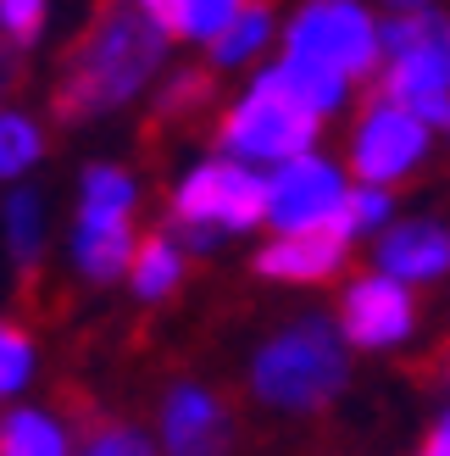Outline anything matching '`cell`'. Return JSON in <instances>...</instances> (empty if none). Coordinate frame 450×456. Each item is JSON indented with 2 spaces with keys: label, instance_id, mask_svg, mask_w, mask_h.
<instances>
[{
  "label": "cell",
  "instance_id": "cell-1",
  "mask_svg": "<svg viewBox=\"0 0 450 456\" xmlns=\"http://www.w3.org/2000/svg\"><path fill=\"white\" fill-rule=\"evenodd\" d=\"M162 39H167L162 22L145 6L128 12L123 0H100L95 28L84 34V45L73 51V67H67V78L51 95L56 118L78 123V118H95V111H111L117 101H128L150 78V67L162 61Z\"/></svg>",
  "mask_w": 450,
  "mask_h": 456
},
{
  "label": "cell",
  "instance_id": "cell-2",
  "mask_svg": "<svg viewBox=\"0 0 450 456\" xmlns=\"http://www.w3.org/2000/svg\"><path fill=\"white\" fill-rule=\"evenodd\" d=\"M317 106H306L295 95V84L278 73H267L251 101L234 106L229 118H222V134L217 140L229 145L234 156H251V162H289V156H301L311 145V134H317Z\"/></svg>",
  "mask_w": 450,
  "mask_h": 456
},
{
  "label": "cell",
  "instance_id": "cell-3",
  "mask_svg": "<svg viewBox=\"0 0 450 456\" xmlns=\"http://www.w3.org/2000/svg\"><path fill=\"white\" fill-rule=\"evenodd\" d=\"M345 384V356L323 323L289 329L256 356V395L273 406H323Z\"/></svg>",
  "mask_w": 450,
  "mask_h": 456
},
{
  "label": "cell",
  "instance_id": "cell-4",
  "mask_svg": "<svg viewBox=\"0 0 450 456\" xmlns=\"http://www.w3.org/2000/svg\"><path fill=\"white\" fill-rule=\"evenodd\" d=\"M378 45L384 39L373 34V17L362 6H350V0H317V6H306L295 17V28H289V51L340 67L345 78L373 73Z\"/></svg>",
  "mask_w": 450,
  "mask_h": 456
},
{
  "label": "cell",
  "instance_id": "cell-5",
  "mask_svg": "<svg viewBox=\"0 0 450 456\" xmlns=\"http://www.w3.org/2000/svg\"><path fill=\"white\" fill-rule=\"evenodd\" d=\"M422 151H429V118H417L400 101H378L367 106L362 128H356L350 167L362 184H395L422 162Z\"/></svg>",
  "mask_w": 450,
  "mask_h": 456
},
{
  "label": "cell",
  "instance_id": "cell-6",
  "mask_svg": "<svg viewBox=\"0 0 450 456\" xmlns=\"http://www.w3.org/2000/svg\"><path fill=\"white\" fill-rule=\"evenodd\" d=\"M178 217L184 223H229V228H251L267 217V184L256 173H245L234 162H212L184 178L178 190Z\"/></svg>",
  "mask_w": 450,
  "mask_h": 456
},
{
  "label": "cell",
  "instance_id": "cell-7",
  "mask_svg": "<svg viewBox=\"0 0 450 456\" xmlns=\"http://www.w3.org/2000/svg\"><path fill=\"white\" fill-rule=\"evenodd\" d=\"M384 101L412 106L429 123H450V22H439L412 51H395V67L384 73Z\"/></svg>",
  "mask_w": 450,
  "mask_h": 456
},
{
  "label": "cell",
  "instance_id": "cell-8",
  "mask_svg": "<svg viewBox=\"0 0 450 456\" xmlns=\"http://www.w3.org/2000/svg\"><path fill=\"white\" fill-rule=\"evenodd\" d=\"M356 234L350 223V207H340L328 223H311V228H284L278 245H267L256 267L267 279H295V284H317V279H333L345 262V245Z\"/></svg>",
  "mask_w": 450,
  "mask_h": 456
},
{
  "label": "cell",
  "instance_id": "cell-9",
  "mask_svg": "<svg viewBox=\"0 0 450 456\" xmlns=\"http://www.w3.org/2000/svg\"><path fill=\"white\" fill-rule=\"evenodd\" d=\"M345 207V184L328 162H311V156H289L284 173L267 184V217L278 228H311V223H328L333 212Z\"/></svg>",
  "mask_w": 450,
  "mask_h": 456
},
{
  "label": "cell",
  "instance_id": "cell-10",
  "mask_svg": "<svg viewBox=\"0 0 450 456\" xmlns=\"http://www.w3.org/2000/svg\"><path fill=\"white\" fill-rule=\"evenodd\" d=\"M345 334L356 346H395L412 334V295L390 279H362L345 295Z\"/></svg>",
  "mask_w": 450,
  "mask_h": 456
},
{
  "label": "cell",
  "instance_id": "cell-11",
  "mask_svg": "<svg viewBox=\"0 0 450 456\" xmlns=\"http://www.w3.org/2000/svg\"><path fill=\"white\" fill-rule=\"evenodd\" d=\"M378 262H384L395 279H439L450 267V234L434 223H406L378 245Z\"/></svg>",
  "mask_w": 450,
  "mask_h": 456
},
{
  "label": "cell",
  "instance_id": "cell-12",
  "mask_svg": "<svg viewBox=\"0 0 450 456\" xmlns=\"http://www.w3.org/2000/svg\"><path fill=\"white\" fill-rule=\"evenodd\" d=\"M217 440H222L217 401H206L200 390H178L167 401V445L173 451H217Z\"/></svg>",
  "mask_w": 450,
  "mask_h": 456
},
{
  "label": "cell",
  "instance_id": "cell-13",
  "mask_svg": "<svg viewBox=\"0 0 450 456\" xmlns=\"http://www.w3.org/2000/svg\"><path fill=\"white\" fill-rule=\"evenodd\" d=\"M128 250H133L128 217H84V228H78V262H84L89 279H111L117 267H128Z\"/></svg>",
  "mask_w": 450,
  "mask_h": 456
},
{
  "label": "cell",
  "instance_id": "cell-14",
  "mask_svg": "<svg viewBox=\"0 0 450 456\" xmlns=\"http://www.w3.org/2000/svg\"><path fill=\"white\" fill-rule=\"evenodd\" d=\"M284 78L295 84V95H301L306 106H317V111H333V106H340V95H345V73H340V67L311 61V56H295V51L284 56Z\"/></svg>",
  "mask_w": 450,
  "mask_h": 456
},
{
  "label": "cell",
  "instance_id": "cell-15",
  "mask_svg": "<svg viewBox=\"0 0 450 456\" xmlns=\"http://www.w3.org/2000/svg\"><path fill=\"white\" fill-rule=\"evenodd\" d=\"M56 451H67V440L39 412H12L0 423V456H56Z\"/></svg>",
  "mask_w": 450,
  "mask_h": 456
},
{
  "label": "cell",
  "instance_id": "cell-16",
  "mask_svg": "<svg viewBox=\"0 0 450 456\" xmlns=\"http://www.w3.org/2000/svg\"><path fill=\"white\" fill-rule=\"evenodd\" d=\"M173 284H178V250L162 234H150L133 250V289H140L145 301H156V295H167Z\"/></svg>",
  "mask_w": 450,
  "mask_h": 456
},
{
  "label": "cell",
  "instance_id": "cell-17",
  "mask_svg": "<svg viewBox=\"0 0 450 456\" xmlns=\"http://www.w3.org/2000/svg\"><path fill=\"white\" fill-rule=\"evenodd\" d=\"M261 39H267V0H256V6H239L234 22L212 39V51H217V61H245Z\"/></svg>",
  "mask_w": 450,
  "mask_h": 456
},
{
  "label": "cell",
  "instance_id": "cell-18",
  "mask_svg": "<svg viewBox=\"0 0 450 456\" xmlns=\"http://www.w3.org/2000/svg\"><path fill=\"white\" fill-rule=\"evenodd\" d=\"M128 200L133 190L117 167H95L84 178V217H128Z\"/></svg>",
  "mask_w": 450,
  "mask_h": 456
},
{
  "label": "cell",
  "instance_id": "cell-19",
  "mask_svg": "<svg viewBox=\"0 0 450 456\" xmlns=\"http://www.w3.org/2000/svg\"><path fill=\"white\" fill-rule=\"evenodd\" d=\"M39 156V134L22 123V118H0V178L22 173Z\"/></svg>",
  "mask_w": 450,
  "mask_h": 456
},
{
  "label": "cell",
  "instance_id": "cell-20",
  "mask_svg": "<svg viewBox=\"0 0 450 456\" xmlns=\"http://www.w3.org/2000/svg\"><path fill=\"white\" fill-rule=\"evenodd\" d=\"M6 223H12V250H17V262H34V245H39V207H34V195H12Z\"/></svg>",
  "mask_w": 450,
  "mask_h": 456
},
{
  "label": "cell",
  "instance_id": "cell-21",
  "mask_svg": "<svg viewBox=\"0 0 450 456\" xmlns=\"http://www.w3.org/2000/svg\"><path fill=\"white\" fill-rule=\"evenodd\" d=\"M28 362H34L28 334H17V329H0V395H6V390H17V384L28 379Z\"/></svg>",
  "mask_w": 450,
  "mask_h": 456
},
{
  "label": "cell",
  "instance_id": "cell-22",
  "mask_svg": "<svg viewBox=\"0 0 450 456\" xmlns=\"http://www.w3.org/2000/svg\"><path fill=\"white\" fill-rule=\"evenodd\" d=\"M234 12H239V0H189V34L217 39L234 22Z\"/></svg>",
  "mask_w": 450,
  "mask_h": 456
},
{
  "label": "cell",
  "instance_id": "cell-23",
  "mask_svg": "<svg viewBox=\"0 0 450 456\" xmlns=\"http://www.w3.org/2000/svg\"><path fill=\"white\" fill-rule=\"evenodd\" d=\"M39 17H44V0H0V22H6L12 45H28L39 34Z\"/></svg>",
  "mask_w": 450,
  "mask_h": 456
},
{
  "label": "cell",
  "instance_id": "cell-24",
  "mask_svg": "<svg viewBox=\"0 0 450 456\" xmlns=\"http://www.w3.org/2000/svg\"><path fill=\"white\" fill-rule=\"evenodd\" d=\"M345 207H350V223H356V228H373V223H384V217H390V195L367 184V190L345 195Z\"/></svg>",
  "mask_w": 450,
  "mask_h": 456
},
{
  "label": "cell",
  "instance_id": "cell-25",
  "mask_svg": "<svg viewBox=\"0 0 450 456\" xmlns=\"http://www.w3.org/2000/svg\"><path fill=\"white\" fill-rule=\"evenodd\" d=\"M140 6L156 17V22H162V34H189V0H140Z\"/></svg>",
  "mask_w": 450,
  "mask_h": 456
},
{
  "label": "cell",
  "instance_id": "cell-26",
  "mask_svg": "<svg viewBox=\"0 0 450 456\" xmlns=\"http://www.w3.org/2000/svg\"><path fill=\"white\" fill-rule=\"evenodd\" d=\"M422 451H434V456H450V418H439L429 428V440H422Z\"/></svg>",
  "mask_w": 450,
  "mask_h": 456
},
{
  "label": "cell",
  "instance_id": "cell-27",
  "mask_svg": "<svg viewBox=\"0 0 450 456\" xmlns=\"http://www.w3.org/2000/svg\"><path fill=\"white\" fill-rule=\"evenodd\" d=\"M429 379H439V384H450V339L434 351V362H429Z\"/></svg>",
  "mask_w": 450,
  "mask_h": 456
}]
</instances>
